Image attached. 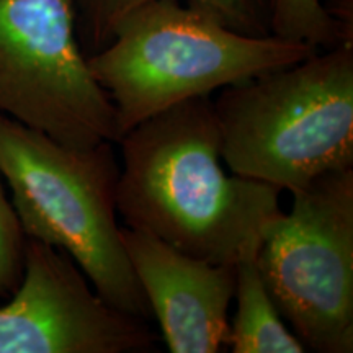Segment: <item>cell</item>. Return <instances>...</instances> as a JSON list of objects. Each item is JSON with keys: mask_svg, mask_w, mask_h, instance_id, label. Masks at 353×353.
I'll use <instances>...</instances> for the list:
<instances>
[{"mask_svg": "<svg viewBox=\"0 0 353 353\" xmlns=\"http://www.w3.org/2000/svg\"><path fill=\"white\" fill-rule=\"evenodd\" d=\"M121 145L118 214L193 257L237 263L281 213V190L226 174L213 100L198 97L131 128Z\"/></svg>", "mask_w": 353, "mask_h": 353, "instance_id": "cell-1", "label": "cell"}, {"mask_svg": "<svg viewBox=\"0 0 353 353\" xmlns=\"http://www.w3.org/2000/svg\"><path fill=\"white\" fill-rule=\"evenodd\" d=\"M317 51L275 34L239 33L180 0H149L118 20L112 41L87 63L112 100L121 139L174 105L296 64Z\"/></svg>", "mask_w": 353, "mask_h": 353, "instance_id": "cell-2", "label": "cell"}, {"mask_svg": "<svg viewBox=\"0 0 353 353\" xmlns=\"http://www.w3.org/2000/svg\"><path fill=\"white\" fill-rule=\"evenodd\" d=\"M113 144L72 148L0 114V174L26 237L68 254L113 307L151 321L118 226Z\"/></svg>", "mask_w": 353, "mask_h": 353, "instance_id": "cell-3", "label": "cell"}, {"mask_svg": "<svg viewBox=\"0 0 353 353\" xmlns=\"http://www.w3.org/2000/svg\"><path fill=\"white\" fill-rule=\"evenodd\" d=\"M213 107L232 174L293 193L350 169L353 44L223 88Z\"/></svg>", "mask_w": 353, "mask_h": 353, "instance_id": "cell-4", "label": "cell"}, {"mask_svg": "<svg viewBox=\"0 0 353 353\" xmlns=\"http://www.w3.org/2000/svg\"><path fill=\"white\" fill-rule=\"evenodd\" d=\"M265 228L259 267L306 350L353 352V167L322 174Z\"/></svg>", "mask_w": 353, "mask_h": 353, "instance_id": "cell-5", "label": "cell"}, {"mask_svg": "<svg viewBox=\"0 0 353 353\" xmlns=\"http://www.w3.org/2000/svg\"><path fill=\"white\" fill-rule=\"evenodd\" d=\"M0 114L72 148L120 141L70 0H0Z\"/></svg>", "mask_w": 353, "mask_h": 353, "instance_id": "cell-6", "label": "cell"}, {"mask_svg": "<svg viewBox=\"0 0 353 353\" xmlns=\"http://www.w3.org/2000/svg\"><path fill=\"white\" fill-rule=\"evenodd\" d=\"M149 321L113 307L63 250L30 239L23 275L0 306V353H148Z\"/></svg>", "mask_w": 353, "mask_h": 353, "instance_id": "cell-7", "label": "cell"}, {"mask_svg": "<svg viewBox=\"0 0 353 353\" xmlns=\"http://www.w3.org/2000/svg\"><path fill=\"white\" fill-rule=\"evenodd\" d=\"M121 236L169 352H223L236 291V263L193 257L139 229L123 228Z\"/></svg>", "mask_w": 353, "mask_h": 353, "instance_id": "cell-8", "label": "cell"}, {"mask_svg": "<svg viewBox=\"0 0 353 353\" xmlns=\"http://www.w3.org/2000/svg\"><path fill=\"white\" fill-rule=\"evenodd\" d=\"M257 250L236 263V314L229 322L226 347L232 353H303L306 348L291 332L268 293Z\"/></svg>", "mask_w": 353, "mask_h": 353, "instance_id": "cell-9", "label": "cell"}, {"mask_svg": "<svg viewBox=\"0 0 353 353\" xmlns=\"http://www.w3.org/2000/svg\"><path fill=\"white\" fill-rule=\"evenodd\" d=\"M145 2L149 0H70L77 38L85 56L103 50L112 41L118 20ZM185 3L239 33L272 34L268 0H185Z\"/></svg>", "mask_w": 353, "mask_h": 353, "instance_id": "cell-10", "label": "cell"}, {"mask_svg": "<svg viewBox=\"0 0 353 353\" xmlns=\"http://www.w3.org/2000/svg\"><path fill=\"white\" fill-rule=\"evenodd\" d=\"M270 33L317 50L353 44V33L339 25L321 0H268Z\"/></svg>", "mask_w": 353, "mask_h": 353, "instance_id": "cell-11", "label": "cell"}, {"mask_svg": "<svg viewBox=\"0 0 353 353\" xmlns=\"http://www.w3.org/2000/svg\"><path fill=\"white\" fill-rule=\"evenodd\" d=\"M26 234L21 228L6 182L0 174V298H8L19 286L25 265Z\"/></svg>", "mask_w": 353, "mask_h": 353, "instance_id": "cell-12", "label": "cell"}, {"mask_svg": "<svg viewBox=\"0 0 353 353\" xmlns=\"http://www.w3.org/2000/svg\"><path fill=\"white\" fill-rule=\"evenodd\" d=\"M329 15L342 25L348 33H353V12H352V0H330L329 6H324Z\"/></svg>", "mask_w": 353, "mask_h": 353, "instance_id": "cell-13", "label": "cell"}]
</instances>
